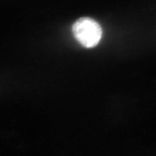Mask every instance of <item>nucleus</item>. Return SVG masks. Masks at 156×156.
Segmentation results:
<instances>
[{
	"mask_svg": "<svg viewBox=\"0 0 156 156\" xmlns=\"http://www.w3.org/2000/svg\"><path fill=\"white\" fill-rule=\"evenodd\" d=\"M73 34L76 40L83 47L94 48L102 38V28L94 19L90 17H82L73 23Z\"/></svg>",
	"mask_w": 156,
	"mask_h": 156,
	"instance_id": "obj_1",
	"label": "nucleus"
}]
</instances>
